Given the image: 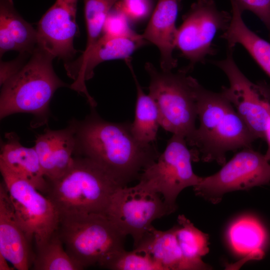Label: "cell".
<instances>
[{"instance_id":"obj_1","label":"cell","mask_w":270,"mask_h":270,"mask_svg":"<svg viewBox=\"0 0 270 270\" xmlns=\"http://www.w3.org/2000/svg\"><path fill=\"white\" fill-rule=\"evenodd\" d=\"M74 153L101 166L122 186L136 180L158 158L152 144L138 140L131 123H116L102 119L92 111L84 120L74 122Z\"/></svg>"},{"instance_id":"obj_2","label":"cell","mask_w":270,"mask_h":270,"mask_svg":"<svg viewBox=\"0 0 270 270\" xmlns=\"http://www.w3.org/2000/svg\"><path fill=\"white\" fill-rule=\"evenodd\" d=\"M195 94L200 126L188 144L194 162L223 166L227 152L252 148L256 138L221 92L208 90L197 82Z\"/></svg>"},{"instance_id":"obj_3","label":"cell","mask_w":270,"mask_h":270,"mask_svg":"<svg viewBox=\"0 0 270 270\" xmlns=\"http://www.w3.org/2000/svg\"><path fill=\"white\" fill-rule=\"evenodd\" d=\"M48 183L46 196L60 216L106 214L114 194L123 187L99 164L79 156L74 158L71 166L62 177Z\"/></svg>"},{"instance_id":"obj_4","label":"cell","mask_w":270,"mask_h":270,"mask_svg":"<svg viewBox=\"0 0 270 270\" xmlns=\"http://www.w3.org/2000/svg\"><path fill=\"white\" fill-rule=\"evenodd\" d=\"M54 58L36 46L24 66L2 85L0 118L16 113H30L45 124L55 92L68 85L56 74Z\"/></svg>"},{"instance_id":"obj_5","label":"cell","mask_w":270,"mask_h":270,"mask_svg":"<svg viewBox=\"0 0 270 270\" xmlns=\"http://www.w3.org/2000/svg\"><path fill=\"white\" fill-rule=\"evenodd\" d=\"M58 234L69 254L84 268H102L125 250L126 236L106 214H82L60 216Z\"/></svg>"},{"instance_id":"obj_6","label":"cell","mask_w":270,"mask_h":270,"mask_svg":"<svg viewBox=\"0 0 270 270\" xmlns=\"http://www.w3.org/2000/svg\"><path fill=\"white\" fill-rule=\"evenodd\" d=\"M145 69L150 77L149 95L159 113L160 126L172 134L183 136L188 144L196 128L195 87L197 80L180 70H158L150 62Z\"/></svg>"},{"instance_id":"obj_7","label":"cell","mask_w":270,"mask_h":270,"mask_svg":"<svg viewBox=\"0 0 270 270\" xmlns=\"http://www.w3.org/2000/svg\"><path fill=\"white\" fill-rule=\"evenodd\" d=\"M192 161L193 152L186 138L173 134L163 152L140 174L138 184L162 194L172 214L177 208L176 198L180 192L202 179L194 172Z\"/></svg>"},{"instance_id":"obj_8","label":"cell","mask_w":270,"mask_h":270,"mask_svg":"<svg viewBox=\"0 0 270 270\" xmlns=\"http://www.w3.org/2000/svg\"><path fill=\"white\" fill-rule=\"evenodd\" d=\"M0 170L17 218L30 242L42 246L58 230L60 214L51 200L0 162Z\"/></svg>"},{"instance_id":"obj_9","label":"cell","mask_w":270,"mask_h":270,"mask_svg":"<svg viewBox=\"0 0 270 270\" xmlns=\"http://www.w3.org/2000/svg\"><path fill=\"white\" fill-rule=\"evenodd\" d=\"M264 154L247 148L237 152L214 174L202 177L193 186L195 194L217 204L226 193L248 190L270 182V164Z\"/></svg>"},{"instance_id":"obj_10","label":"cell","mask_w":270,"mask_h":270,"mask_svg":"<svg viewBox=\"0 0 270 270\" xmlns=\"http://www.w3.org/2000/svg\"><path fill=\"white\" fill-rule=\"evenodd\" d=\"M160 194L140 184L118 188L114 194L106 215L124 235H130L134 248L152 226L154 220L170 214Z\"/></svg>"},{"instance_id":"obj_11","label":"cell","mask_w":270,"mask_h":270,"mask_svg":"<svg viewBox=\"0 0 270 270\" xmlns=\"http://www.w3.org/2000/svg\"><path fill=\"white\" fill-rule=\"evenodd\" d=\"M232 50L228 49L226 57L216 62L229 81V86L222 87L221 92L234 107L256 140H264L270 118V86L250 80L234 62Z\"/></svg>"},{"instance_id":"obj_12","label":"cell","mask_w":270,"mask_h":270,"mask_svg":"<svg viewBox=\"0 0 270 270\" xmlns=\"http://www.w3.org/2000/svg\"><path fill=\"white\" fill-rule=\"evenodd\" d=\"M231 18L232 14L218 9L214 0H198L191 6L178 28L176 42L190 68L214 54L213 40L218 32L227 29Z\"/></svg>"},{"instance_id":"obj_13","label":"cell","mask_w":270,"mask_h":270,"mask_svg":"<svg viewBox=\"0 0 270 270\" xmlns=\"http://www.w3.org/2000/svg\"><path fill=\"white\" fill-rule=\"evenodd\" d=\"M146 44L142 34L137 38H128L102 34L77 59L64 62L68 76L74 80L70 88L82 94L92 108L96 107V102L89 94L86 84V81L93 77L95 68L105 61L130 58L136 50Z\"/></svg>"},{"instance_id":"obj_14","label":"cell","mask_w":270,"mask_h":270,"mask_svg":"<svg viewBox=\"0 0 270 270\" xmlns=\"http://www.w3.org/2000/svg\"><path fill=\"white\" fill-rule=\"evenodd\" d=\"M77 4L78 0H56L37 26V46L64 62L78 52L74 46L78 30Z\"/></svg>"},{"instance_id":"obj_15","label":"cell","mask_w":270,"mask_h":270,"mask_svg":"<svg viewBox=\"0 0 270 270\" xmlns=\"http://www.w3.org/2000/svg\"><path fill=\"white\" fill-rule=\"evenodd\" d=\"M34 146L44 176L49 182L62 177L70 168L76 147L74 122L60 130L46 129L38 134Z\"/></svg>"},{"instance_id":"obj_16","label":"cell","mask_w":270,"mask_h":270,"mask_svg":"<svg viewBox=\"0 0 270 270\" xmlns=\"http://www.w3.org/2000/svg\"><path fill=\"white\" fill-rule=\"evenodd\" d=\"M30 244L2 182L0 184V254L15 268L28 270L33 261Z\"/></svg>"},{"instance_id":"obj_17","label":"cell","mask_w":270,"mask_h":270,"mask_svg":"<svg viewBox=\"0 0 270 270\" xmlns=\"http://www.w3.org/2000/svg\"><path fill=\"white\" fill-rule=\"evenodd\" d=\"M178 8L179 0H158L142 34L146 41L155 45L160 50V68L163 70H172L177 66L173 52L176 48Z\"/></svg>"},{"instance_id":"obj_18","label":"cell","mask_w":270,"mask_h":270,"mask_svg":"<svg viewBox=\"0 0 270 270\" xmlns=\"http://www.w3.org/2000/svg\"><path fill=\"white\" fill-rule=\"evenodd\" d=\"M5 138L6 140L1 143L0 162L40 192L46 193L48 183L34 147L23 146L14 132L6 133Z\"/></svg>"},{"instance_id":"obj_19","label":"cell","mask_w":270,"mask_h":270,"mask_svg":"<svg viewBox=\"0 0 270 270\" xmlns=\"http://www.w3.org/2000/svg\"><path fill=\"white\" fill-rule=\"evenodd\" d=\"M38 43L36 30L14 8L13 0H0V56L8 51L32 54Z\"/></svg>"},{"instance_id":"obj_20","label":"cell","mask_w":270,"mask_h":270,"mask_svg":"<svg viewBox=\"0 0 270 270\" xmlns=\"http://www.w3.org/2000/svg\"><path fill=\"white\" fill-rule=\"evenodd\" d=\"M230 2L231 20L222 38L229 49L238 44L242 46L270 78V43L248 28L242 18V12L234 2Z\"/></svg>"},{"instance_id":"obj_21","label":"cell","mask_w":270,"mask_h":270,"mask_svg":"<svg viewBox=\"0 0 270 270\" xmlns=\"http://www.w3.org/2000/svg\"><path fill=\"white\" fill-rule=\"evenodd\" d=\"M133 250L149 255L164 270H180L182 254L174 226L166 231L152 226Z\"/></svg>"},{"instance_id":"obj_22","label":"cell","mask_w":270,"mask_h":270,"mask_svg":"<svg viewBox=\"0 0 270 270\" xmlns=\"http://www.w3.org/2000/svg\"><path fill=\"white\" fill-rule=\"evenodd\" d=\"M174 225L176 236L182 252L180 270H210L202 260L209 252V236L198 228L184 214L178 217Z\"/></svg>"},{"instance_id":"obj_23","label":"cell","mask_w":270,"mask_h":270,"mask_svg":"<svg viewBox=\"0 0 270 270\" xmlns=\"http://www.w3.org/2000/svg\"><path fill=\"white\" fill-rule=\"evenodd\" d=\"M228 238L232 249L240 255L262 259L268 242V234L262 224L256 218L242 216L234 220L228 230Z\"/></svg>"},{"instance_id":"obj_24","label":"cell","mask_w":270,"mask_h":270,"mask_svg":"<svg viewBox=\"0 0 270 270\" xmlns=\"http://www.w3.org/2000/svg\"><path fill=\"white\" fill-rule=\"evenodd\" d=\"M126 62L132 74L137 92L134 118L131 123L132 132L138 140L153 144L160 126L157 106L149 94H146L142 89L136 76L130 59L126 60Z\"/></svg>"},{"instance_id":"obj_25","label":"cell","mask_w":270,"mask_h":270,"mask_svg":"<svg viewBox=\"0 0 270 270\" xmlns=\"http://www.w3.org/2000/svg\"><path fill=\"white\" fill-rule=\"evenodd\" d=\"M34 270H80L83 267L66 250L58 230L36 248L32 261Z\"/></svg>"},{"instance_id":"obj_26","label":"cell","mask_w":270,"mask_h":270,"mask_svg":"<svg viewBox=\"0 0 270 270\" xmlns=\"http://www.w3.org/2000/svg\"><path fill=\"white\" fill-rule=\"evenodd\" d=\"M119 0H83L87 34V50L102 34L107 16L111 9Z\"/></svg>"},{"instance_id":"obj_27","label":"cell","mask_w":270,"mask_h":270,"mask_svg":"<svg viewBox=\"0 0 270 270\" xmlns=\"http://www.w3.org/2000/svg\"><path fill=\"white\" fill-rule=\"evenodd\" d=\"M102 268L112 270H164L149 255L125 250L108 260Z\"/></svg>"},{"instance_id":"obj_28","label":"cell","mask_w":270,"mask_h":270,"mask_svg":"<svg viewBox=\"0 0 270 270\" xmlns=\"http://www.w3.org/2000/svg\"><path fill=\"white\" fill-rule=\"evenodd\" d=\"M130 23L126 16L114 6L107 16L102 34L128 38L140 36L132 28Z\"/></svg>"},{"instance_id":"obj_29","label":"cell","mask_w":270,"mask_h":270,"mask_svg":"<svg viewBox=\"0 0 270 270\" xmlns=\"http://www.w3.org/2000/svg\"><path fill=\"white\" fill-rule=\"evenodd\" d=\"M114 6L120 10L130 22L145 20L151 14L152 0H119Z\"/></svg>"},{"instance_id":"obj_30","label":"cell","mask_w":270,"mask_h":270,"mask_svg":"<svg viewBox=\"0 0 270 270\" xmlns=\"http://www.w3.org/2000/svg\"><path fill=\"white\" fill-rule=\"evenodd\" d=\"M243 12L249 10L264 24L270 35V0H230Z\"/></svg>"},{"instance_id":"obj_31","label":"cell","mask_w":270,"mask_h":270,"mask_svg":"<svg viewBox=\"0 0 270 270\" xmlns=\"http://www.w3.org/2000/svg\"><path fill=\"white\" fill-rule=\"evenodd\" d=\"M264 140L266 141L268 148L264 154L266 159L270 162V118L265 132Z\"/></svg>"},{"instance_id":"obj_32","label":"cell","mask_w":270,"mask_h":270,"mask_svg":"<svg viewBox=\"0 0 270 270\" xmlns=\"http://www.w3.org/2000/svg\"><path fill=\"white\" fill-rule=\"evenodd\" d=\"M8 262L4 256L0 254V270H12V268L8 264Z\"/></svg>"}]
</instances>
